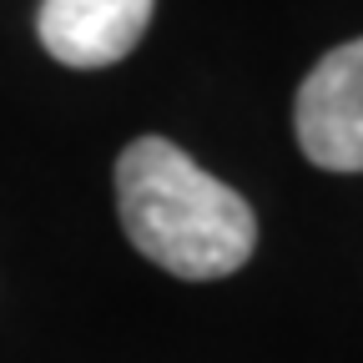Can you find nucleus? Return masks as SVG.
<instances>
[{
	"instance_id": "obj_3",
	"label": "nucleus",
	"mask_w": 363,
	"mask_h": 363,
	"mask_svg": "<svg viewBox=\"0 0 363 363\" xmlns=\"http://www.w3.org/2000/svg\"><path fill=\"white\" fill-rule=\"evenodd\" d=\"M147 21L152 0H40L35 35L51 61L71 71H101L136 51Z\"/></svg>"
},
{
	"instance_id": "obj_2",
	"label": "nucleus",
	"mask_w": 363,
	"mask_h": 363,
	"mask_svg": "<svg viewBox=\"0 0 363 363\" xmlns=\"http://www.w3.org/2000/svg\"><path fill=\"white\" fill-rule=\"evenodd\" d=\"M293 131L313 167L363 172V35L318 61L293 101Z\"/></svg>"
},
{
	"instance_id": "obj_1",
	"label": "nucleus",
	"mask_w": 363,
	"mask_h": 363,
	"mask_svg": "<svg viewBox=\"0 0 363 363\" xmlns=\"http://www.w3.org/2000/svg\"><path fill=\"white\" fill-rule=\"evenodd\" d=\"M116 212L131 247L187 283L227 278L257 247L247 197L202 172L167 136H142L116 157Z\"/></svg>"
}]
</instances>
